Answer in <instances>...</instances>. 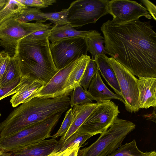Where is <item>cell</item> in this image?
Returning <instances> with one entry per match:
<instances>
[{"label": "cell", "mask_w": 156, "mask_h": 156, "mask_svg": "<svg viewBox=\"0 0 156 156\" xmlns=\"http://www.w3.org/2000/svg\"><path fill=\"white\" fill-rule=\"evenodd\" d=\"M69 96L35 97L13 110L0 124V138L11 136L60 113L70 107Z\"/></svg>", "instance_id": "cell-2"}, {"label": "cell", "mask_w": 156, "mask_h": 156, "mask_svg": "<svg viewBox=\"0 0 156 156\" xmlns=\"http://www.w3.org/2000/svg\"><path fill=\"white\" fill-rule=\"evenodd\" d=\"M141 2L146 7V9L154 20H156V7L155 5L147 0H142Z\"/></svg>", "instance_id": "cell-35"}, {"label": "cell", "mask_w": 156, "mask_h": 156, "mask_svg": "<svg viewBox=\"0 0 156 156\" xmlns=\"http://www.w3.org/2000/svg\"><path fill=\"white\" fill-rule=\"evenodd\" d=\"M101 30L106 54L135 76L156 78V33L150 21L108 20Z\"/></svg>", "instance_id": "cell-1"}, {"label": "cell", "mask_w": 156, "mask_h": 156, "mask_svg": "<svg viewBox=\"0 0 156 156\" xmlns=\"http://www.w3.org/2000/svg\"><path fill=\"white\" fill-rule=\"evenodd\" d=\"M27 7L18 0H9L0 9V25L9 20L16 19Z\"/></svg>", "instance_id": "cell-21"}, {"label": "cell", "mask_w": 156, "mask_h": 156, "mask_svg": "<svg viewBox=\"0 0 156 156\" xmlns=\"http://www.w3.org/2000/svg\"><path fill=\"white\" fill-rule=\"evenodd\" d=\"M54 63L58 70L83 55H87V47L85 38L74 37L49 43Z\"/></svg>", "instance_id": "cell-10"}, {"label": "cell", "mask_w": 156, "mask_h": 156, "mask_svg": "<svg viewBox=\"0 0 156 156\" xmlns=\"http://www.w3.org/2000/svg\"><path fill=\"white\" fill-rule=\"evenodd\" d=\"M24 81L16 93L11 97L10 102L13 107L26 103L43 88L45 84L29 74H26Z\"/></svg>", "instance_id": "cell-13"}, {"label": "cell", "mask_w": 156, "mask_h": 156, "mask_svg": "<svg viewBox=\"0 0 156 156\" xmlns=\"http://www.w3.org/2000/svg\"><path fill=\"white\" fill-rule=\"evenodd\" d=\"M51 28L42 29L26 36V38L33 40H41L48 37Z\"/></svg>", "instance_id": "cell-33"}, {"label": "cell", "mask_w": 156, "mask_h": 156, "mask_svg": "<svg viewBox=\"0 0 156 156\" xmlns=\"http://www.w3.org/2000/svg\"><path fill=\"white\" fill-rule=\"evenodd\" d=\"M73 119V109L70 108L66 112L64 119L58 130L51 137L56 139L63 136L69 129Z\"/></svg>", "instance_id": "cell-31"}, {"label": "cell", "mask_w": 156, "mask_h": 156, "mask_svg": "<svg viewBox=\"0 0 156 156\" xmlns=\"http://www.w3.org/2000/svg\"><path fill=\"white\" fill-rule=\"evenodd\" d=\"M28 7L44 8L56 2V0H18Z\"/></svg>", "instance_id": "cell-32"}, {"label": "cell", "mask_w": 156, "mask_h": 156, "mask_svg": "<svg viewBox=\"0 0 156 156\" xmlns=\"http://www.w3.org/2000/svg\"><path fill=\"white\" fill-rule=\"evenodd\" d=\"M58 144L56 139L44 140L16 151L2 153L1 156H48L60 151Z\"/></svg>", "instance_id": "cell-14"}, {"label": "cell", "mask_w": 156, "mask_h": 156, "mask_svg": "<svg viewBox=\"0 0 156 156\" xmlns=\"http://www.w3.org/2000/svg\"><path fill=\"white\" fill-rule=\"evenodd\" d=\"M149 156H156V153L155 151H151L150 152Z\"/></svg>", "instance_id": "cell-38"}, {"label": "cell", "mask_w": 156, "mask_h": 156, "mask_svg": "<svg viewBox=\"0 0 156 156\" xmlns=\"http://www.w3.org/2000/svg\"><path fill=\"white\" fill-rule=\"evenodd\" d=\"M97 106L75 133L93 136L106 130L120 113L118 106L111 100L98 101Z\"/></svg>", "instance_id": "cell-8"}, {"label": "cell", "mask_w": 156, "mask_h": 156, "mask_svg": "<svg viewBox=\"0 0 156 156\" xmlns=\"http://www.w3.org/2000/svg\"><path fill=\"white\" fill-rule=\"evenodd\" d=\"M22 76V73L17 61L14 57H11L2 79L0 87L7 86Z\"/></svg>", "instance_id": "cell-22"}, {"label": "cell", "mask_w": 156, "mask_h": 156, "mask_svg": "<svg viewBox=\"0 0 156 156\" xmlns=\"http://www.w3.org/2000/svg\"><path fill=\"white\" fill-rule=\"evenodd\" d=\"M76 156H83L81 150L80 149H79Z\"/></svg>", "instance_id": "cell-39"}, {"label": "cell", "mask_w": 156, "mask_h": 156, "mask_svg": "<svg viewBox=\"0 0 156 156\" xmlns=\"http://www.w3.org/2000/svg\"><path fill=\"white\" fill-rule=\"evenodd\" d=\"M79 149V145H76L68 156H76Z\"/></svg>", "instance_id": "cell-36"}, {"label": "cell", "mask_w": 156, "mask_h": 156, "mask_svg": "<svg viewBox=\"0 0 156 156\" xmlns=\"http://www.w3.org/2000/svg\"><path fill=\"white\" fill-rule=\"evenodd\" d=\"M69 95L70 96V106L71 108L76 105L92 103L90 94L80 85L75 87Z\"/></svg>", "instance_id": "cell-25"}, {"label": "cell", "mask_w": 156, "mask_h": 156, "mask_svg": "<svg viewBox=\"0 0 156 156\" xmlns=\"http://www.w3.org/2000/svg\"><path fill=\"white\" fill-rule=\"evenodd\" d=\"M96 30H78L69 25L62 26L54 25L48 38L51 43L67 39L81 37L86 38L96 33Z\"/></svg>", "instance_id": "cell-18"}, {"label": "cell", "mask_w": 156, "mask_h": 156, "mask_svg": "<svg viewBox=\"0 0 156 156\" xmlns=\"http://www.w3.org/2000/svg\"><path fill=\"white\" fill-rule=\"evenodd\" d=\"M63 113L57 114L11 136L0 139L1 154L16 151L51 137Z\"/></svg>", "instance_id": "cell-4"}, {"label": "cell", "mask_w": 156, "mask_h": 156, "mask_svg": "<svg viewBox=\"0 0 156 156\" xmlns=\"http://www.w3.org/2000/svg\"><path fill=\"white\" fill-rule=\"evenodd\" d=\"M42 12L40 9L27 7L22 11L21 14L16 19L25 23L36 21V22L44 23L46 21L42 15Z\"/></svg>", "instance_id": "cell-26"}, {"label": "cell", "mask_w": 156, "mask_h": 156, "mask_svg": "<svg viewBox=\"0 0 156 156\" xmlns=\"http://www.w3.org/2000/svg\"><path fill=\"white\" fill-rule=\"evenodd\" d=\"M79 58L59 70L44 86L35 97L51 98L61 96L64 86L72 71L77 64Z\"/></svg>", "instance_id": "cell-12"}, {"label": "cell", "mask_w": 156, "mask_h": 156, "mask_svg": "<svg viewBox=\"0 0 156 156\" xmlns=\"http://www.w3.org/2000/svg\"><path fill=\"white\" fill-rule=\"evenodd\" d=\"M87 47V51L92 55V59L94 60L96 56L106 55V53L103 44L104 38L98 31L92 36L85 38Z\"/></svg>", "instance_id": "cell-23"}, {"label": "cell", "mask_w": 156, "mask_h": 156, "mask_svg": "<svg viewBox=\"0 0 156 156\" xmlns=\"http://www.w3.org/2000/svg\"><path fill=\"white\" fill-rule=\"evenodd\" d=\"M136 125L117 117L112 124L89 146L81 149L83 156H107L119 148Z\"/></svg>", "instance_id": "cell-5"}, {"label": "cell", "mask_w": 156, "mask_h": 156, "mask_svg": "<svg viewBox=\"0 0 156 156\" xmlns=\"http://www.w3.org/2000/svg\"><path fill=\"white\" fill-rule=\"evenodd\" d=\"M150 152H143L137 147L136 140L121 145L119 148L107 156H149Z\"/></svg>", "instance_id": "cell-24"}, {"label": "cell", "mask_w": 156, "mask_h": 156, "mask_svg": "<svg viewBox=\"0 0 156 156\" xmlns=\"http://www.w3.org/2000/svg\"><path fill=\"white\" fill-rule=\"evenodd\" d=\"M69 9H65L58 12H42V15L46 21L49 20L57 26L69 25L68 19Z\"/></svg>", "instance_id": "cell-27"}, {"label": "cell", "mask_w": 156, "mask_h": 156, "mask_svg": "<svg viewBox=\"0 0 156 156\" xmlns=\"http://www.w3.org/2000/svg\"><path fill=\"white\" fill-rule=\"evenodd\" d=\"M91 58L87 55L80 57L69 76L64 86L61 96H69L75 87L79 85L85 68Z\"/></svg>", "instance_id": "cell-19"}, {"label": "cell", "mask_w": 156, "mask_h": 156, "mask_svg": "<svg viewBox=\"0 0 156 156\" xmlns=\"http://www.w3.org/2000/svg\"><path fill=\"white\" fill-rule=\"evenodd\" d=\"M9 0H0V9Z\"/></svg>", "instance_id": "cell-37"}, {"label": "cell", "mask_w": 156, "mask_h": 156, "mask_svg": "<svg viewBox=\"0 0 156 156\" xmlns=\"http://www.w3.org/2000/svg\"><path fill=\"white\" fill-rule=\"evenodd\" d=\"M105 57L113 70L120 88L127 111L131 113L140 110L137 79L129 70L112 57Z\"/></svg>", "instance_id": "cell-9"}, {"label": "cell", "mask_w": 156, "mask_h": 156, "mask_svg": "<svg viewBox=\"0 0 156 156\" xmlns=\"http://www.w3.org/2000/svg\"><path fill=\"white\" fill-rule=\"evenodd\" d=\"M52 23H25L15 19L7 20L0 25V46L10 57L15 54L18 41L37 31L51 28Z\"/></svg>", "instance_id": "cell-6"}, {"label": "cell", "mask_w": 156, "mask_h": 156, "mask_svg": "<svg viewBox=\"0 0 156 156\" xmlns=\"http://www.w3.org/2000/svg\"><path fill=\"white\" fill-rule=\"evenodd\" d=\"M108 0H77L70 5L68 15L70 25L80 28L89 23H95L101 17L108 14Z\"/></svg>", "instance_id": "cell-7"}, {"label": "cell", "mask_w": 156, "mask_h": 156, "mask_svg": "<svg viewBox=\"0 0 156 156\" xmlns=\"http://www.w3.org/2000/svg\"><path fill=\"white\" fill-rule=\"evenodd\" d=\"M93 101L97 102L115 99L125 104L123 98L120 96L111 91L102 81L98 71L92 78L88 88Z\"/></svg>", "instance_id": "cell-17"}, {"label": "cell", "mask_w": 156, "mask_h": 156, "mask_svg": "<svg viewBox=\"0 0 156 156\" xmlns=\"http://www.w3.org/2000/svg\"><path fill=\"white\" fill-rule=\"evenodd\" d=\"M98 103L99 102H97L76 105L73 107V119L71 125L67 131L58 141V145L60 148L82 125Z\"/></svg>", "instance_id": "cell-15"}, {"label": "cell", "mask_w": 156, "mask_h": 156, "mask_svg": "<svg viewBox=\"0 0 156 156\" xmlns=\"http://www.w3.org/2000/svg\"><path fill=\"white\" fill-rule=\"evenodd\" d=\"M138 105L140 108L156 106V78L139 77Z\"/></svg>", "instance_id": "cell-16"}, {"label": "cell", "mask_w": 156, "mask_h": 156, "mask_svg": "<svg viewBox=\"0 0 156 156\" xmlns=\"http://www.w3.org/2000/svg\"><path fill=\"white\" fill-rule=\"evenodd\" d=\"M1 116V113H0V117Z\"/></svg>", "instance_id": "cell-42"}, {"label": "cell", "mask_w": 156, "mask_h": 156, "mask_svg": "<svg viewBox=\"0 0 156 156\" xmlns=\"http://www.w3.org/2000/svg\"><path fill=\"white\" fill-rule=\"evenodd\" d=\"M105 55H98L94 60L99 71L108 84L113 90L116 94L122 97L120 88L115 73L108 62Z\"/></svg>", "instance_id": "cell-20"}, {"label": "cell", "mask_w": 156, "mask_h": 156, "mask_svg": "<svg viewBox=\"0 0 156 156\" xmlns=\"http://www.w3.org/2000/svg\"><path fill=\"white\" fill-rule=\"evenodd\" d=\"M108 13L112 16L113 21L124 23L139 19L142 16L152 18L146 8L135 1L127 0L110 1Z\"/></svg>", "instance_id": "cell-11"}, {"label": "cell", "mask_w": 156, "mask_h": 156, "mask_svg": "<svg viewBox=\"0 0 156 156\" xmlns=\"http://www.w3.org/2000/svg\"><path fill=\"white\" fill-rule=\"evenodd\" d=\"M92 136L91 135L75 133L61 146L59 151H63L69 147L76 144H79L80 148L88 139Z\"/></svg>", "instance_id": "cell-30"}, {"label": "cell", "mask_w": 156, "mask_h": 156, "mask_svg": "<svg viewBox=\"0 0 156 156\" xmlns=\"http://www.w3.org/2000/svg\"><path fill=\"white\" fill-rule=\"evenodd\" d=\"M10 57L4 51L0 52V85Z\"/></svg>", "instance_id": "cell-34"}, {"label": "cell", "mask_w": 156, "mask_h": 156, "mask_svg": "<svg viewBox=\"0 0 156 156\" xmlns=\"http://www.w3.org/2000/svg\"><path fill=\"white\" fill-rule=\"evenodd\" d=\"M48 156H56L55 153H52Z\"/></svg>", "instance_id": "cell-40"}, {"label": "cell", "mask_w": 156, "mask_h": 156, "mask_svg": "<svg viewBox=\"0 0 156 156\" xmlns=\"http://www.w3.org/2000/svg\"><path fill=\"white\" fill-rule=\"evenodd\" d=\"M99 71L95 60L91 59L88 62L84 72L79 85L86 91H87L91 81L94 76Z\"/></svg>", "instance_id": "cell-28"}, {"label": "cell", "mask_w": 156, "mask_h": 156, "mask_svg": "<svg viewBox=\"0 0 156 156\" xmlns=\"http://www.w3.org/2000/svg\"><path fill=\"white\" fill-rule=\"evenodd\" d=\"M25 78V76L23 75L21 77L16 79L9 85L3 87H0V100L17 92L23 83Z\"/></svg>", "instance_id": "cell-29"}, {"label": "cell", "mask_w": 156, "mask_h": 156, "mask_svg": "<svg viewBox=\"0 0 156 156\" xmlns=\"http://www.w3.org/2000/svg\"><path fill=\"white\" fill-rule=\"evenodd\" d=\"M0 156H1V153L0 152Z\"/></svg>", "instance_id": "cell-41"}, {"label": "cell", "mask_w": 156, "mask_h": 156, "mask_svg": "<svg viewBox=\"0 0 156 156\" xmlns=\"http://www.w3.org/2000/svg\"><path fill=\"white\" fill-rule=\"evenodd\" d=\"M48 37L33 40L24 37L18 41L14 57L22 75L29 74L47 83L59 71L52 59Z\"/></svg>", "instance_id": "cell-3"}]
</instances>
